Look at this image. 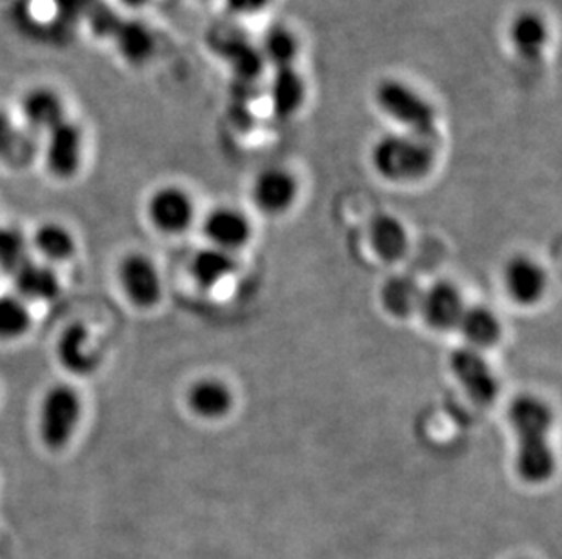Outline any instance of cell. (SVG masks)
<instances>
[{"label":"cell","mask_w":562,"mask_h":559,"mask_svg":"<svg viewBox=\"0 0 562 559\" xmlns=\"http://www.w3.org/2000/svg\"><path fill=\"white\" fill-rule=\"evenodd\" d=\"M35 246L46 259L54 262L68 260L75 251L74 237L69 235L68 229L57 224H46L41 227L35 235Z\"/></svg>","instance_id":"obj_26"},{"label":"cell","mask_w":562,"mask_h":559,"mask_svg":"<svg viewBox=\"0 0 562 559\" xmlns=\"http://www.w3.org/2000/svg\"><path fill=\"white\" fill-rule=\"evenodd\" d=\"M234 15L251 16L262 11L271 4V0H224Z\"/></svg>","instance_id":"obj_29"},{"label":"cell","mask_w":562,"mask_h":559,"mask_svg":"<svg viewBox=\"0 0 562 559\" xmlns=\"http://www.w3.org/2000/svg\"><path fill=\"white\" fill-rule=\"evenodd\" d=\"M434 162L436 148L428 138L404 132L387 133L373 144V169L387 182H417L430 173Z\"/></svg>","instance_id":"obj_2"},{"label":"cell","mask_w":562,"mask_h":559,"mask_svg":"<svg viewBox=\"0 0 562 559\" xmlns=\"http://www.w3.org/2000/svg\"><path fill=\"white\" fill-rule=\"evenodd\" d=\"M420 290L419 284L409 276H392L382 285L381 301L386 312L397 318H408L415 311H419Z\"/></svg>","instance_id":"obj_20"},{"label":"cell","mask_w":562,"mask_h":559,"mask_svg":"<svg viewBox=\"0 0 562 559\" xmlns=\"http://www.w3.org/2000/svg\"><path fill=\"white\" fill-rule=\"evenodd\" d=\"M457 328L475 351L492 347L501 338L499 318L486 307H467Z\"/></svg>","instance_id":"obj_21"},{"label":"cell","mask_w":562,"mask_h":559,"mask_svg":"<svg viewBox=\"0 0 562 559\" xmlns=\"http://www.w3.org/2000/svg\"><path fill=\"white\" fill-rule=\"evenodd\" d=\"M16 290L26 300H54L59 295V278L48 265L27 262L19 273H15Z\"/></svg>","instance_id":"obj_23"},{"label":"cell","mask_w":562,"mask_h":559,"mask_svg":"<svg viewBox=\"0 0 562 559\" xmlns=\"http://www.w3.org/2000/svg\"><path fill=\"white\" fill-rule=\"evenodd\" d=\"M548 38L550 33H548L547 22L533 11H522L509 22V44L515 49V54L522 58L533 60L541 57L542 52L547 49Z\"/></svg>","instance_id":"obj_14"},{"label":"cell","mask_w":562,"mask_h":559,"mask_svg":"<svg viewBox=\"0 0 562 559\" xmlns=\"http://www.w3.org/2000/svg\"><path fill=\"white\" fill-rule=\"evenodd\" d=\"M57 353L66 370L77 376L91 375L99 365V356L88 347V333L79 323L64 331Z\"/></svg>","instance_id":"obj_16"},{"label":"cell","mask_w":562,"mask_h":559,"mask_svg":"<svg viewBox=\"0 0 562 559\" xmlns=\"http://www.w3.org/2000/svg\"><path fill=\"white\" fill-rule=\"evenodd\" d=\"M237 270L234 254L223 249H202L191 260V275L204 289H212Z\"/></svg>","instance_id":"obj_19"},{"label":"cell","mask_w":562,"mask_h":559,"mask_svg":"<svg viewBox=\"0 0 562 559\" xmlns=\"http://www.w3.org/2000/svg\"><path fill=\"white\" fill-rule=\"evenodd\" d=\"M467 306L462 301L461 293L456 285L448 282H439L431 285L430 289L423 290L419 311L423 312L426 323L439 331L456 329L461 322L462 312Z\"/></svg>","instance_id":"obj_8"},{"label":"cell","mask_w":562,"mask_h":559,"mask_svg":"<svg viewBox=\"0 0 562 559\" xmlns=\"http://www.w3.org/2000/svg\"><path fill=\"white\" fill-rule=\"evenodd\" d=\"M204 231L215 248L228 253L246 246L251 237L250 220L234 207H218L210 213Z\"/></svg>","instance_id":"obj_12"},{"label":"cell","mask_w":562,"mask_h":559,"mask_svg":"<svg viewBox=\"0 0 562 559\" xmlns=\"http://www.w3.org/2000/svg\"><path fill=\"white\" fill-rule=\"evenodd\" d=\"M370 240L375 253L386 262L403 259L408 249V232L392 215H379L370 224Z\"/></svg>","instance_id":"obj_18"},{"label":"cell","mask_w":562,"mask_h":559,"mask_svg":"<svg viewBox=\"0 0 562 559\" xmlns=\"http://www.w3.org/2000/svg\"><path fill=\"white\" fill-rule=\"evenodd\" d=\"M119 276L130 300L137 306L149 307L159 301L162 285L157 267L148 256L130 254L123 260Z\"/></svg>","instance_id":"obj_9"},{"label":"cell","mask_w":562,"mask_h":559,"mask_svg":"<svg viewBox=\"0 0 562 559\" xmlns=\"http://www.w3.org/2000/svg\"><path fill=\"white\" fill-rule=\"evenodd\" d=\"M262 62L273 69L290 68L295 66V58L299 55V41L290 27L276 24L268 27L265 37L260 41L259 48Z\"/></svg>","instance_id":"obj_22"},{"label":"cell","mask_w":562,"mask_h":559,"mask_svg":"<svg viewBox=\"0 0 562 559\" xmlns=\"http://www.w3.org/2000/svg\"><path fill=\"white\" fill-rule=\"evenodd\" d=\"M35 153H37V133L32 129H26V132L15 129L4 160L8 164L21 168V166H26L35 157Z\"/></svg>","instance_id":"obj_28"},{"label":"cell","mask_w":562,"mask_h":559,"mask_svg":"<svg viewBox=\"0 0 562 559\" xmlns=\"http://www.w3.org/2000/svg\"><path fill=\"white\" fill-rule=\"evenodd\" d=\"M32 317L24 301L16 296H0V338L13 340L30 329Z\"/></svg>","instance_id":"obj_27"},{"label":"cell","mask_w":562,"mask_h":559,"mask_svg":"<svg viewBox=\"0 0 562 559\" xmlns=\"http://www.w3.org/2000/svg\"><path fill=\"white\" fill-rule=\"evenodd\" d=\"M30 262L26 238L15 227H0V270L15 275Z\"/></svg>","instance_id":"obj_24"},{"label":"cell","mask_w":562,"mask_h":559,"mask_svg":"<svg viewBox=\"0 0 562 559\" xmlns=\"http://www.w3.org/2000/svg\"><path fill=\"white\" fill-rule=\"evenodd\" d=\"M450 367L457 381L475 403H494L499 392V381L483 354L472 347L456 349L451 354Z\"/></svg>","instance_id":"obj_5"},{"label":"cell","mask_w":562,"mask_h":559,"mask_svg":"<svg viewBox=\"0 0 562 559\" xmlns=\"http://www.w3.org/2000/svg\"><path fill=\"white\" fill-rule=\"evenodd\" d=\"M15 135V127L11 124L5 113L0 112V160H4L8 149H10L11 140Z\"/></svg>","instance_id":"obj_30"},{"label":"cell","mask_w":562,"mask_h":559,"mask_svg":"<svg viewBox=\"0 0 562 559\" xmlns=\"http://www.w3.org/2000/svg\"><path fill=\"white\" fill-rule=\"evenodd\" d=\"M80 420V398L68 386H55L44 396L38 431L44 444L54 450L66 447Z\"/></svg>","instance_id":"obj_4"},{"label":"cell","mask_w":562,"mask_h":559,"mask_svg":"<svg viewBox=\"0 0 562 559\" xmlns=\"http://www.w3.org/2000/svg\"><path fill=\"white\" fill-rule=\"evenodd\" d=\"M22 115L32 132H52L64 118V106L55 91L37 88L22 99Z\"/></svg>","instance_id":"obj_15"},{"label":"cell","mask_w":562,"mask_h":559,"mask_svg":"<svg viewBox=\"0 0 562 559\" xmlns=\"http://www.w3.org/2000/svg\"><path fill=\"white\" fill-rule=\"evenodd\" d=\"M188 403L196 417L217 420L228 414L234 406V395L218 380H201L188 392Z\"/></svg>","instance_id":"obj_17"},{"label":"cell","mask_w":562,"mask_h":559,"mask_svg":"<svg viewBox=\"0 0 562 559\" xmlns=\"http://www.w3.org/2000/svg\"><path fill=\"white\" fill-rule=\"evenodd\" d=\"M373 99L382 115L395 122L404 133L428 140L436 138V110L412 85L403 80H382L376 84Z\"/></svg>","instance_id":"obj_3"},{"label":"cell","mask_w":562,"mask_h":559,"mask_svg":"<svg viewBox=\"0 0 562 559\" xmlns=\"http://www.w3.org/2000/svg\"><path fill=\"white\" fill-rule=\"evenodd\" d=\"M115 37H117L121 54L132 62H143L149 55L154 54V37L138 22H126V24L119 27Z\"/></svg>","instance_id":"obj_25"},{"label":"cell","mask_w":562,"mask_h":559,"mask_svg":"<svg viewBox=\"0 0 562 559\" xmlns=\"http://www.w3.org/2000/svg\"><path fill=\"white\" fill-rule=\"evenodd\" d=\"M509 423L514 427L517 448V472L530 483L550 480L555 470V456L548 442L553 417L550 407L536 396H517L509 406Z\"/></svg>","instance_id":"obj_1"},{"label":"cell","mask_w":562,"mask_h":559,"mask_svg":"<svg viewBox=\"0 0 562 559\" xmlns=\"http://www.w3.org/2000/svg\"><path fill=\"white\" fill-rule=\"evenodd\" d=\"M148 213L155 227L165 232L187 231L193 220V202L187 191L166 185L155 191L148 202Z\"/></svg>","instance_id":"obj_7"},{"label":"cell","mask_w":562,"mask_h":559,"mask_svg":"<svg viewBox=\"0 0 562 559\" xmlns=\"http://www.w3.org/2000/svg\"><path fill=\"white\" fill-rule=\"evenodd\" d=\"M504 284L512 300L520 306H533L547 290V275L536 260L515 256L504 271Z\"/></svg>","instance_id":"obj_10"},{"label":"cell","mask_w":562,"mask_h":559,"mask_svg":"<svg viewBox=\"0 0 562 559\" xmlns=\"http://www.w3.org/2000/svg\"><path fill=\"white\" fill-rule=\"evenodd\" d=\"M271 112L279 118H290L303 107L306 101V82L295 66L273 69L268 85Z\"/></svg>","instance_id":"obj_13"},{"label":"cell","mask_w":562,"mask_h":559,"mask_svg":"<svg viewBox=\"0 0 562 559\" xmlns=\"http://www.w3.org/2000/svg\"><path fill=\"white\" fill-rule=\"evenodd\" d=\"M80 151H82V138L79 127L71 122L63 121L48 132L46 144V162L52 173L60 179H68L77 173L80 166Z\"/></svg>","instance_id":"obj_11"},{"label":"cell","mask_w":562,"mask_h":559,"mask_svg":"<svg viewBox=\"0 0 562 559\" xmlns=\"http://www.w3.org/2000/svg\"><path fill=\"white\" fill-rule=\"evenodd\" d=\"M297 180L288 169L266 168L254 180L251 196L260 212L279 215L293 206L297 201Z\"/></svg>","instance_id":"obj_6"}]
</instances>
